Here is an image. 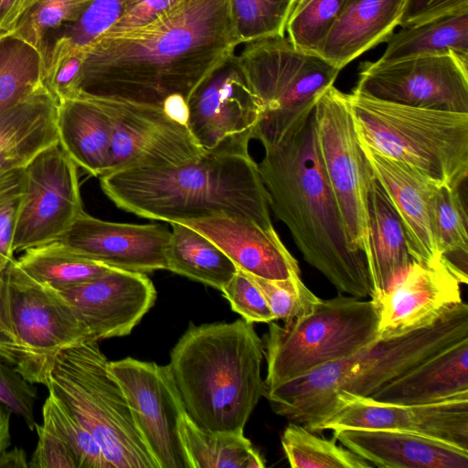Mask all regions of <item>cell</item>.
I'll return each mask as SVG.
<instances>
[{"label":"cell","instance_id":"ac0fdd59","mask_svg":"<svg viewBox=\"0 0 468 468\" xmlns=\"http://www.w3.org/2000/svg\"><path fill=\"white\" fill-rule=\"evenodd\" d=\"M170 235L162 224L105 221L83 210L59 240L111 268L148 273L166 270Z\"/></svg>","mask_w":468,"mask_h":468},{"label":"cell","instance_id":"ffe728a7","mask_svg":"<svg viewBox=\"0 0 468 468\" xmlns=\"http://www.w3.org/2000/svg\"><path fill=\"white\" fill-rule=\"evenodd\" d=\"M460 284L441 261L434 265L413 261L390 290L376 299L379 339L396 338L434 324L463 302Z\"/></svg>","mask_w":468,"mask_h":468},{"label":"cell","instance_id":"8fae6325","mask_svg":"<svg viewBox=\"0 0 468 468\" xmlns=\"http://www.w3.org/2000/svg\"><path fill=\"white\" fill-rule=\"evenodd\" d=\"M237 56L262 104L260 122L315 104L340 72L320 56L295 48L284 36L247 43Z\"/></svg>","mask_w":468,"mask_h":468},{"label":"cell","instance_id":"2e32d148","mask_svg":"<svg viewBox=\"0 0 468 468\" xmlns=\"http://www.w3.org/2000/svg\"><path fill=\"white\" fill-rule=\"evenodd\" d=\"M109 367L158 468H190L179 435L186 412L168 365L126 357Z\"/></svg>","mask_w":468,"mask_h":468},{"label":"cell","instance_id":"277c9868","mask_svg":"<svg viewBox=\"0 0 468 468\" xmlns=\"http://www.w3.org/2000/svg\"><path fill=\"white\" fill-rule=\"evenodd\" d=\"M263 342L252 324H190L168 367L189 419L210 432L244 434L265 394Z\"/></svg>","mask_w":468,"mask_h":468},{"label":"cell","instance_id":"30bf717a","mask_svg":"<svg viewBox=\"0 0 468 468\" xmlns=\"http://www.w3.org/2000/svg\"><path fill=\"white\" fill-rule=\"evenodd\" d=\"M4 273L14 328L28 356V381L46 386L54 358L61 350L96 340L66 298L57 289L33 279L16 259Z\"/></svg>","mask_w":468,"mask_h":468},{"label":"cell","instance_id":"1f68e13d","mask_svg":"<svg viewBox=\"0 0 468 468\" xmlns=\"http://www.w3.org/2000/svg\"><path fill=\"white\" fill-rule=\"evenodd\" d=\"M180 440L190 468H263L265 462L244 434L210 432L185 413Z\"/></svg>","mask_w":468,"mask_h":468},{"label":"cell","instance_id":"f6af8a7d","mask_svg":"<svg viewBox=\"0 0 468 468\" xmlns=\"http://www.w3.org/2000/svg\"><path fill=\"white\" fill-rule=\"evenodd\" d=\"M130 0H94L76 22L63 27L58 36L85 45L109 29Z\"/></svg>","mask_w":468,"mask_h":468},{"label":"cell","instance_id":"7c38bea8","mask_svg":"<svg viewBox=\"0 0 468 468\" xmlns=\"http://www.w3.org/2000/svg\"><path fill=\"white\" fill-rule=\"evenodd\" d=\"M353 93L393 103L468 112V58L455 53L360 63Z\"/></svg>","mask_w":468,"mask_h":468},{"label":"cell","instance_id":"f5cc1de1","mask_svg":"<svg viewBox=\"0 0 468 468\" xmlns=\"http://www.w3.org/2000/svg\"><path fill=\"white\" fill-rule=\"evenodd\" d=\"M10 415L11 411L0 403V453L11 445Z\"/></svg>","mask_w":468,"mask_h":468},{"label":"cell","instance_id":"c3c4849f","mask_svg":"<svg viewBox=\"0 0 468 468\" xmlns=\"http://www.w3.org/2000/svg\"><path fill=\"white\" fill-rule=\"evenodd\" d=\"M468 10V0H404L399 26L411 27Z\"/></svg>","mask_w":468,"mask_h":468},{"label":"cell","instance_id":"836d02e7","mask_svg":"<svg viewBox=\"0 0 468 468\" xmlns=\"http://www.w3.org/2000/svg\"><path fill=\"white\" fill-rule=\"evenodd\" d=\"M44 68L42 52L10 31H0V114L43 83Z\"/></svg>","mask_w":468,"mask_h":468},{"label":"cell","instance_id":"ee69618b","mask_svg":"<svg viewBox=\"0 0 468 468\" xmlns=\"http://www.w3.org/2000/svg\"><path fill=\"white\" fill-rule=\"evenodd\" d=\"M229 303L231 309L241 315L248 323H266L275 321L261 291L240 270L220 291Z\"/></svg>","mask_w":468,"mask_h":468},{"label":"cell","instance_id":"f546056e","mask_svg":"<svg viewBox=\"0 0 468 468\" xmlns=\"http://www.w3.org/2000/svg\"><path fill=\"white\" fill-rule=\"evenodd\" d=\"M387 43L378 63L443 53L468 58V10L402 27Z\"/></svg>","mask_w":468,"mask_h":468},{"label":"cell","instance_id":"ba28073f","mask_svg":"<svg viewBox=\"0 0 468 468\" xmlns=\"http://www.w3.org/2000/svg\"><path fill=\"white\" fill-rule=\"evenodd\" d=\"M379 304L339 294L320 300L296 320L269 323L264 337L265 390L298 378L329 362L346 358L378 341Z\"/></svg>","mask_w":468,"mask_h":468},{"label":"cell","instance_id":"ab89813d","mask_svg":"<svg viewBox=\"0 0 468 468\" xmlns=\"http://www.w3.org/2000/svg\"><path fill=\"white\" fill-rule=\"evenodd\" d=\"M85 46L58 36L47 51L43 82L58 101L80 90Z\"/></svg>","mask_w":468,"mask_h":468},{"label":"cell","instance_id":"52a82bcc","mask_svg":"<svg viewBox=\"0 0 468 468\" xmlns=\"http://www.w3.org/2000/svg\"><path fill=\"white\" fill-rule=\"evenodd\" d=\"M98 341L61 350L46 387L99 444L109 468H158Z\"/></svg>","mask_w":468,"mask_h":468},{"label":"cell","instance_id":"681fc988","mask_svg":"<svg viewBox=\"0 0 468 468\" xmlns=\"http://www.w3.org/2000/svg\"><path fill=\"white\" fill-rule=\"evenodd\" d=\"M181 0H130L117 20L105 32L115 33L145 25Z\"/></svg>","mask_w":468,"mask_h":468},{"label":"cell","instance_id":"7bdbcfd3","mask_svg":"<svg viewBox=\"0 0 468 468\" xmlns=\"http://www.w3.org/2000/svg\"><path fill=\"white\" fill-rule=\"evenodd\" d=\"M37 390L10 363L0 357V403L19 415L30 431L37 425L34 415Z\"/></svg>","mask_w":468,"mask_h":468},{"label":"cell","instance_id":"f907efd6","mask_svg":"<svg viewBox=\"0 0 468 468\" xmlns=\"http://www.w3.org/2000/svg\"><path fill=\"white\" fill-rule=\"evenodd\" d=\"M26 0H0V31H9L16 23Z\"/></svg>","mask_w":468,"mask_h":468},{"label":"cell","instance_id":"5b68a950","mask_svg":"<svg viewBox=\"0 0 468 468\" xmlns=\"http://www.w3.org/2000/svg\"><path fill=\"white\" fill-rule=\"evenodd\" d=\"M468 339V305L448 309L434 324L372 343L358 352L265 390L272 410L310 431L332 410L338 392L370 397L446 348Z\"/></svg>","mask_w":468,"mask_h":468},{"label":"cell","instance_id":"bcb514c9","mask_svg":"<svg viewBox=\"0 0 468 468\" xmlns=\"http://www.w3.org/2000/svg\"><path fill=\"white\" fill-rule=\"evenodd\" d=\"M0 357L16 367L28 381V356L14 328L8 284L4 271L0 275Z\"/></svg>","mask_w":468,"mask_h":468},{"label":"cell","instance_id":"b9f144b4","mask_svg":"<svg viewBox=\"0 0 468 468\" xmlns=\"http://www.w3.org/2000/svg\"><path fill=\"white\" fill-rule=\"evenodd\" d=\"M24 187V167L0 170V275L15 260L13 236Z\"/></svg>","mask_w":468,"mask_h":468},{"label":"cell","instance_id":"5bb4252c","mask_svg":"<svg viewBox=\"0 0 468 468\" xmlns=\"http://www.w3.org/2000/svg\"><path fill=\"white\" fill-rule=\"evenodd\" d=\"M186 106V126L203 151H249L263 112L235 53L197 86Z\"/></svg>","mask_w":468,"mask_h":468},{"label":"cell","instance_id":"9a60e30c","mask_svg":"<svg viewBox=\"0 0 468 468\" xmlns=\"http://www.w3.org/2000/svg\"><path fill=\"white\" fill-rule=\"evenodd\" d=\"M92 95L112 123L108 173L136 166L181 165L205 152L186 122L173 117L163 106Z\"/></svg>","mask_w":468,"mask_h":468},{"label":"cell","instance_id":"e575fe53","mask_svg":"<svg viewBox=\"0 0 468 468\" xmlns=\"http://www.w3.org/2000/svg\"><path fill=\"white\" fill-rule=\"evenodd\" d=\"M331 440L319 437L302 424L291 422L282 436V446L293 468H368L373 465Z\"/></svg>","mask_w":468,"mask_h":468},{"label":"cell","instance_id":"8992f818","mask_svg":"<svg viewBox=\"0 0 468 468\" xmlns=\"http://www.w3.org/2000/svg\"><path fill=\"white\" fill-rule=\"evenodd\" d=\"M361 144L402 162L435 185L460 187L468 175V112L407 106L348 94Z\"/></svg>","mask_w":468,"mask_h":468},{"label":"cell","instance_id":"3957f363","mask_svg":"<svg viewBox=\"0 0 468 468\" xmlns=\"http://www.w3.org/2000/svg\"><path fill=\"white\" fill-rule=\"evenodd\" d=\"M100 178L119 208L165 222L238 215L272 229L267 191L249 151H205L176 165L118 169Z\"/></svg>","mask_w":468,"mask_h":468},{"label":"cell","instance_id":"d4e9b609","mask_svg":"<svg viewBox=\"0 0 468 468\" xmlns=\"http://www.w3.org/2000/svg\"><path fill=\"white\" fill-rule=\"evenodd\" d=\"M462 396H468V339L391 380L370 398L384 403L428 404Z\"/></svg>","mask_w":468,"mask_h":468},{"label":"cell","instance_id":"8d00e7d4","mask_svg":"<svg viewBox=\"0 0 468 468\" xmlns=\"http://www.w3.org/2000/svg\"><path fill=\"white\" fill-rule=\"evenodd\" d=\"M297 0H229L238 44L283 37Z\"/></svg>","mask_w":468,"mask_h":468},{"label":"cell","instance_id":"6da1fadb","mask_svg":"<svg viewBox=\"0 0 468 468\" xmlns=\"http://www.w3.org/2000/svg\"><path fill=\"white\" fill-rule=\"evenodd\" d=\"M238 45L229 0H181L145 25L85 44L80 90L158 106L187 101Z\"/></svg>","mask_w":468,"mask_h":468},{"label":"cell","instance_id":"7a4b0ae2","mask_svg":"<svg viewBox=\"0 0 468 468\" xmlns=\"http://www.w3.org/2000/svg\"><path fill=\"white\" fill-rule=\"evenodd\" d=\"M314 108L257 126L253 139L264 147L259 173L270 207L289 229L304 261L339 292L372 299L367 258L348 241L324 169Z\"/></svg>","mask_w":468,"mask_h":468},{"label":"cell","instance_id":"d6986e66","mask_svg":"<svg viewBox=\"0 0 468 468\" xmlns=\"http://www.w3.org/2000/svg\"><path fill=\"white\" fill-rule=\"evenodd\" d=\"M58 291L96 341L129 335L156 298L155 288L145 273L114 268L93 280Z\"/></svg>","mask_w":468,"mask_h":468},{"label":"cell","instance_id":"603a6c76","mask_svg":"<svg viewBox=\"0 0 468 468\" xmlns=\"http://www.w3.org/2000/svg\"><path fill=\"white\" fill-rule=\"evenodd\" d=\"M343 446L373 466L382 468H467L468 450L401 431L386 429L332 430Z\"/></svg>","mask_w":468,"mask_h":468},{"label":"cell","instance_id":"e0dca14e","mask_svg":"<svg viewBox=\"0 0 468 468\" xmlns=\"http://www.w3.org/2000/svg\"><path fill=\"white\" fill-rule=\"evenodd\" d=\"M386 429L431 437L468 450V396L428 404H392L346 391L312 430Z\"/></svg>","mask_w":468,"mask_h":468},{"label":"cell","instance_id":"4fadbf2b","mask_svg":"<svg viewBox=\"0 0 468 468\" xmlns=\"http://www.w3.org/2000/svg\"><path fill=\"white\" fill-rule=\"evenodd\" d=\"M24 170L14 253L59 240L83 211L78 165L59 142L39 152Z\"/></svg>","mask_w":468,"mask_h":468},{"label":"cell","instance_id":"74e56055","mask_svg":"<svg viewBox=\"0 0 468 468\" xmlns=\"http://www.w3.org/2000/svg\"><path fill=\"white\" fill-rule=\"evenodd\" d=\"M42 425L66 444L74 456L78 468H109L91 434L50 394L42 408Z\"/></svg>","mask_w":468,"mask_h":468},{"label":"cell","instance_id":"7402d4cb","mask_svg":"<svg viewBox=\"0 0 468 468\" xmlns=\"http://www.w3.org/2000/svg\"><path fill=\"white\" fill-rule=\"evenodd\" d=\"M361 146L374 176L401 218L413 261L441 262L430 216V201L439 186L410 165Z\"/></svg>","mask_w":468,"mask_h":468},{"label":"cell","instance_id":"4316f807","mask_svg":"<svg viewBox=\"0 0 468 468\" xmlns=\"http://www.w3.org/2000/svg\"><path fill=\"white\" fill-rule=\"evenodd\" d=\"M367 225L372 299H378L407 272L413 260L401 218L374 175L367 196Z\"/></svg>","mask_w":468,"mask_h":468},{"label":"cell","instance_id":"60d3db41","mask_svg":"<svg viewBox=\"0 0 468 468\" xmlns=\"http://www.w3.org/2000/svg\"><path fill=\"white\" fill-rule=\"evenodd\" d=\"M246 274L262 293L275 320L291 322L301 318L310 314L321 300L302 282L300 275L269 280Z\"/></svg>","mask_w":468,"mask_h":468},{"label":"cell","instance_id":"44dd1931","mask_svg":"<svg viewBox=\"0 0 468 468\" xmlns=\"http://www.w3.org/2000/svg\"><path fill=\"white\" fill-rule=\"evenodd\" d=\"M176 222L203 234L246 273L269 280L300 275L297 261L274 228L267 229L250 218L224 213Z\"/></svg>","mask_w":468,"mask_h":468},{"label":"cell","instance_id":"f35d334b","mask_svg":"<svg viewBox=\"0 0 468 468\" xmlns=\"http://www.w3.org/2000/svg\"><path fill=\"white\" fill-rule=\"evenodd\" d=\"M346 0H297L286 25L288 38L299 50L314 53Z\"/></svg>","mask_w":468,"mask_h":468},{"label":"cell","instance_id":"4dcf8cb0","mask_svg":"<svg viewBox=\"0 0 468 468\" xmlns=\"http://www.w3.org/2000/svg\"><path fill=\"white\" fill-rule=\"evenodd\" d=\"M460 187L438 186L430 201L433 237L444 267L462 284L468 281L467 210Z\"/></svg>","mask_w":468,"mask_h":468},{"label":"cell","instance_id":"9c48e42d","mask_svg":"<svg viewBox=\"0 0 468 468\" xmlns=\"http://www.w3.org/2000/svg\"><path fill=\"white\" fill-rule=\"evenodd\" d=\"M314 111L321 159L346 237L367 258V196L373 173L356 134L348 94L333 85L320 94Z\"/></svg>","mask_w":468,"mask_h":468},{"label":"cell","instance_id":"83f0119b","mask_svg":"<svg viewBox=\"0 0 468 468\" xmlns=\"http://www.w3.org/2000/svg\"><path fill=\"white\" fill-rule=\"evenodd\" d=\"M58 100L44 82L24 101L0 114V170L24 167L58 142Z\"/></svg>","mask_w":468,"mask_h":468},{"label":"cell","instance_id":"d6a6232c","mask_svg":"<svg viewBox=\"0 0 468 468\" xmlns=\"http://www.w3.org/2000/svg\"><path fill=\"white\" fill-rule=\"evenodd\" d=\"M16 263L36 281L57 290L89 282L112 269L82 256L60 240L24 250Z\"/></svg>","mask_w":468,"mask_h":468},{"label":"cell","instance_id":"f1b7e54d","mask_svg":"<svg viewBox=\"0 0 468 468\" xmlns=\"http://www.w3.org/2000/svg\"><path fill=\"white\" fill-rule=\"evenodd\" d=\"M169 223L166 270L221 291L239 270L234 262L203 234L181 222Z\"/></svg>","mask_w":468,"mask_h":468},{"label":"cell","instance_id":"d590c367","mask_svg":"<svg viewBox=\"0 0 468 468\" xmlns=\"http://www.w3.org/2000/svg\"><path fill=\"white\" fill-rule=\"evenodd\" d=\"M93 1L26 0L9 31L37 48L46 58L49 34L79 20Z\"/></svg>","mask_w":468,"mask_h":468},{"label":"cell","instance_id":"cb8c5ba5","mask_svg":"<svg viewBox=\"0 0 468 468\" xmlns=\"http://www.w3.org/2000/svg\"><path fill=\"white\" fill-rule=\"evenodd\" d=\"M404 0H346L314 51L341 70L380 43L399 26Z\"/></svg>","mask_w":468,"mask_h":468},{"label":"cell","instance_id":"816d5d0a","mask_svg":"<svg viewBox=\"0 0 468 468\" xmlns=\"http://www.w3.org/2000/svg\"><path fill=\"white\" fill-rule=\"evenodd\" d=\"M27 454L24 449L15 447L0 453V468H27Z\"/></svg>","mask_w":468,"mask_h":468},{"label":"cell","instance_id":"7dc6e473","mask_svg":"<svg viewBox=\"0 0 468 468\" xmlns=\"http://www.w3.org/2000/svg\"><path fill=\"white\" fill-rule=\"evenodd\" d=\"M38 441L28 462L31 468H78L71 452L51 431L42 424L36 425Z\"/></svg>","mask_w":468,"mask_h":468},{"label":"cell","instance_id":"484cf974","mask_svg":"<svg viewBox=\"0 0 468 468\" xmlns=\"http://www.w3.org/2000/svg\"><path fill=\"white\" fill-rule=\"evenodd\" d=\"M58 142L78 167L100 177L110 170L112 123L95 97L84 90L58 101Z\"/></svg>","mask_w":468,"mask_h":468}]
</instances>
